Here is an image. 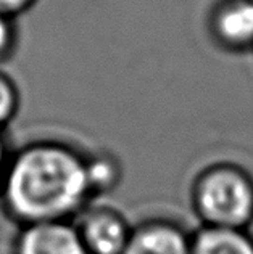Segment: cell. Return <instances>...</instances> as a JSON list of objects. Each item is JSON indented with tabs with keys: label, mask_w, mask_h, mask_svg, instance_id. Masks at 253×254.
<instances>
[{
	"label": "cell",
	"mask_w": 253,
	"mask_h": 254,
	"mask_svg": "<svg viewBox=\"0 0 253 254\" xmlns=\"http://www.w3.org/2000/svg\"><path fill=\"white\" fill-rule=\"evenodd\" d=\"M90 201L85 153L58 140H36L11 151L0 211L13 224L73 220Z\"/></svg>",
	"instance_id": "cell-1"
},
{
	"label": "cell",
	"mask_w": 253,
	"mask_h": 254,
	"mask_svg": "<svg viewBox=\"0 0 253 254\" xmlns=\"http://www.w3.org/2000/svg\"><path fill=\"white\" fill-rule=\"evenodd\" d=\"M190 208L200 227L250 230L253 225V176L234 163H215L190 185Z\"/></svg>",
	"instance_id": "cell-2"
},
{
	"label": "cell",
	"mask_w": 253,
	"mask_h": 254,
	"mask_svg": "<svg viewBox=\"0 0 253 254\" xmlns=\"http://www.w3.org/2000/svg\"><path fill=\"white\" fill-rule=\"evenodd\" d=\"M71 222L89 254H121L132 232V224L123 211L97 199Z\"/></svg>",
	"instance_id": "cell-3"
},
{
	"label": "cell",
	"mask_w": 253,
	"mask_h": 254,
	"mask_svg": "<svg viewBox=\"0 0 253 254\" xmlns=\"http://www.w3.org/2000/svg\"><path fill=\"white\" fill-rule=\"evenodd\" d=\"M192 233L182 222L152 216L132 224L131 237L121 254H192Z\"/></svg>",
	"instance_id": "cell-4"
},
{
	"label": "cell",
	"mask_w": 253,
	"mask_h": 254,
	"mask_svg": "<svg viewBox=\"0 0 253 254\" xmlns=\"http://www.w3.org/2000/svg\"><path fill=\"white\" fill-rule=\"evenodd\" d=\"M208 32L226 52H253V0H218L208 15Z\"/></svg>",
	"instance_id": "cell-5"
},
{
	"label": "cell",
	"mask_w": 253,
	"mask_h": 254,
	"mask_svg": "<svg viewBox=\"0 0 253 254\" xmlns=\"http://www.w3.org/2000/svg\"><path fill=\"white\" fill-rule=\"evenodd\" d=\"M11 254H89L71 220L18 227Z\"/></svg>",
	"instance_id": "cell-6"
},
{
	"label": "cell",
	"mask_w": 253,
	"mask_h": 254,
	"mask_svg": "<svg viewBox=\"0 0 253 254\" xmlns=\"http://www.w3.org/2000/svg\"><path fill=\"white\" fill-rule=\"evenodd\" d=\"M192 254H253V233L198 227L192 233Z\"/></svg>",
	"instance_id": "cell-7"
},
{
	"label": "cell",
	"mask_w": 253,
	"mask_h": 254,
	"mask_svg": "<svg viewBox=\"0 0 253 254\" xmlns=\"http://www.w3.org/2000/svg\"><path fill=\"white\" fill-rule=\"evenodd\" d=\"M85 176L92 201H95L118 189L123 180V166L110 151L85 153Z\"/></svg>",
	"instance_id": "cell-8"
},
{
	"label": "cell",
	"mask_w": 253,
	"mask_h": 254,
	"mask_svg": "<svg viewBox=\"0 0 253 254\" xmlns=\"http://www.w3.org/2000/svg\"><path fill=\"white\" fill-rule=\"evenodd\" d=\"M21 105V95L13 79L0 71V132L11 124Z\"/></svg>",
	"instance_id": "cell-9"
},
{
	"label": "cell",
	"mask_w": 253,
	"mask_h": 254,
	"mask_svg": "<svg viewBox=\"0 0 253 254\" xmlns=\"http://www.w3.org/2000/svg\"><path fill=\"white\" fill-rule=\"evenodd\" d=\"M18 44L16 18L0 11V63L13 57Z\"/></svg>",
	"instance_id": "cell-10"
},
{
	"label": "cell",
	"mask_w": 253,
	"mask_h": 254,
	"mask_svg": "<svg viewBox=\"0 0 253 254\" xmlns=\"http://www.w3.org/2000/svg\"><path fill=\"white\" fill-rule=\"evenodd\" d=\"M37 3V0H0V11L6 13L10 16L23 15Z\"/></svg>",
	"instance_id": "cell-11"
},
{
	"label": "cell",
	"mask_w": 253,
	"mask_h": 254,
	"mask_svg": "<svg viewBox=\"0 0 253 254\" xmlns=\"http://www.w3.org/2000/svg\"><path fill=\"white\" fill-rule=\"evenodd\" d=\"M11 148L6 143V140L3 137V133L0 132V185H2V180L5 176V171H6V166H8L10 161V156H11Z\"/></svg>",
	"instance_id": "cell-12"
}]
</instances>
